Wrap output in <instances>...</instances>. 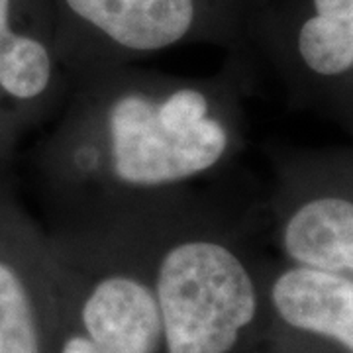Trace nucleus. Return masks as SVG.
Returning a JSON list of instances; mask_svg holds the SVG:
<instances>
[{
  "label": "nucleus",
  "instance_id": "7",
  "mask_svg": "<svg viewBox=\"0 0 353 353\" xmlns=\"http://www.w3.org/2000/svg\"><path fill=\"white\" fill-rule=\"evenodd\" d=\"M57 289V265L41 228L0 183V353H46V299Z\"/></svg>",
  "mask_w": 353,
  "mask_h": 353
},
{
  "label": "nucleus",
  "instance_id": "4",
  "mask_svg": "<svg viewBox=\"0 0 353 353\" xmlns=\"http://www.w3.org/2000/svg\"><path fill=\"white\" fill-rule=\"evenodd\" d=\"M261 0H51L69 79L187 46L245 51Z\"/></svg>",
  "mask_w": 353,
  "mask_h": 353
},
{
  "label": "nucleus",
  "instance_id": "5",
  "mask_svg": "<svg viewBox=\"0 0 353 353\" xmlns=\"http://www.w3.org/2000/svg\"><path fill=\"white\" fill-rule=\"evenodd\" d=\"M243 53L265 55L294 101L353 136V0H261Z\"/></svg>",
  "mask_w": 353,
  "mask_h": 353
},
{
  "label": "nucleus",
  "instance_id": "2",
  "mask_svg": "<svg viewBox=\"0 0 353 353\" xmlns=\"http://www.w3.org/2000/svg\"><path fill=\"white\" fill-rule=\"evenodd\" d=\"M118 216L138 234L161 316L163 353L236 352L261 310L248 224L196 189Z\"/></svg>",
  "mask_w": 353,
  "mask_h": 353
},
{
  "label": "nucleus",
  "instance_id": "1",
  "mask_svg": "<svg viewBox=\"0 0 353 353\" xmlns=\"http://www.w3.org/2000/svg\"><path fill=\"white\" fill-rule=\"evenodd\" d=\"M250 71L236 51L212 77L132 63L73 79L38 152L55 222L118 216L222 173L245 143Z\"/></svg>",
  "mask_w": 353,
  "mask_h": 353
},
{
  "label": "nucleus",
  "instance_id": "3",
  "mask_svg": "<svg viewBox=\"0 0 353 353\" xmlns=\"http://www.w3.org/2000/svg\"><path fill=\"white\" fill-rule=\"evenodd\" d=\"M57 271L77 290V328L57 353H159L163 330L138 234L126 216L57 220Z\"/></svg>",
  "mask_w": 353,
  "mask_h": 353
},
{
  "label": "nucleus",
  "instance_id": "6",
  "mask_svg": "<svg viewBox=\"0 0 353 353\" xmlns=\"http://www.w3.org/2000/svg\"><path fill=\"white\" fill-rule=\"evenodd\" d=\"M267 220L285 263L353 281V152L281 159Z\"/></svg>",
  "mask_w": 353,
  "mask_h": 353
},
{
  "label": "nucleus",
  "instance_id": "10",
  "mask_svg": "<svg viewBox=\"0 0 353 353\" xmlns=\"http://www.w3.org/2000/svg\"><path fill=\"white\" fill-rule=\"evenodd\" d=\"M24 128L20 126L18 118L14 116L10 104L0 92V183L6 181L16 155V143Z\"/></svg>",
  "mask_w": 353,
  "mask_h": 353
},
{
  "label": "nucleus",
  "instance_id": "9",
  "mask_svg": "<svg viewBox=\"0 0 353 353\" xmlns=\"http://www.w3.org/2000/svg\"><path fill=\"white\" fill-rule=\"evenodd\" d=\"M267 301L275 318L290 332L353 353V281L283 263L267 279Z\"/></svg>",
  "mask_w": 353,
  "mask_h": 353
},
{
  "label": "nucleus",
  "instance_id": "8",
  "mask_svg": "<svg viewBox=\"0 0 353 353\" xmlns=\"http://www.w3.org/2000/svg\"><path fill=\"white\" fill-rule=\"evenodd\" d=\"M69 87L51 0H0V92L20 126L61 110Z\"/></svg>",
  "mask_w": 353,
  "mask_h": 353
}]
</instances>
